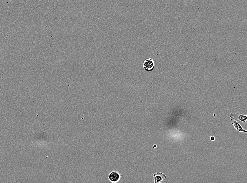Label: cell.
<instances>
[{
    "label": "cell",
    "mask_w": 247,
    "mask_h": 183,
    "mask_svg": "<svg viewBox=\"0 0 247 183\" xmlns=\"http://www.w3.org/2000/svg\"><path fill=\"white\" fill-rule=\"evenodd\" d=\"M120 179V174L117 171H113L110 174L109 176V180L112 182H118Z\"/></svg>",
    "instance_id": "obj_3"
},
{
    "label": "cell",
    "mask_w": 247,
    "mask_h": 183,
    "mask_svg": "<svg viewBox=\"0 0 247 183\" xmlns=\"http://www.w3.org/2000/svg\"><path fill=\"white\" fill-rule=\"evenodd\" d=\"M210 139H211V140L213 141H214L215 140V137H214L213 136H211V138H210Z\"/></svg>",
    "instance_id": "obj_6"
},
{
    "label": "cell",
    "mask_w": 247,
    "mask_h": 183,
    "mask_svg": "<svg viewBox=\"0 0 247 183\" xmlns=\"http://www.w3.org/2000/svg\"><path fill=\"white\" fill-rule=\"evenodd\" d=\"M10 1H12V0H10Z\"/></svg>",
    "instance_id": "obj_7"
},
{
    "label": "cell",
    "mask_w": 247,
    "mask_h": 183,
    "mask_svg": "<svg viewBox=\"0 0 247 183\" xmlns=\"http://www.w3.org/2000/svg\"><path fill=\"white\" fill-rule=\"evenodd\" d=\"M155 183H162V181L165 179L166 176L162 173L158 172L153 175Z\"/></svg>",
    "instance_id": "obj_4"
},
{
    "label": "cell",
    "mask_w": 247,
    "mask_h": 183,
    "mask_svg": "<svg viewBox=\"0 0 247 183\" xmlns=\"http://www.w3.org/2000/svg\"><path fill=\"white\" fill-rule=\"evenodd\" d=\"M231 120L232 125L234 127L237 131L241 132L247 133V131L243 129L238 122L231 118Z\"/></svg>",
    "instance_id": "obj_5"
},
{
    "label": "cell",
    "mask_w": 247,
    "mask_h": 183,
    "mask_svg": "<svg viewBox=\"0 0 247 183\" xmlns=\"http://www.w3.org/2000/svg\"><path fill=\"white\" fill-rule=\"evenodd\" d=\"M155 66V63L153 59L151 58L147 59L144 62L143 67L144 69L147 71H151L153 70Z\"/></svg>",
    "instance_id": "obj_2"
},
{
    "label": "cell",
    "mask_w": 247,
    "mask_h": 183,
    "mask_svg": "<svg viewBox=\"0 0 247 183\" xmlns=\"http://www.w3.org/2000/svg\"><path fill=\"white\" fill-rule=\"evenodd\" d=\"M231 119L235 120L239 122L245 123L247 119V115H243L242 113H232L230 115Z\"/></svg>",
    "instance_id": "obj_1"
}]
</instances>
